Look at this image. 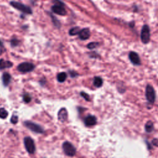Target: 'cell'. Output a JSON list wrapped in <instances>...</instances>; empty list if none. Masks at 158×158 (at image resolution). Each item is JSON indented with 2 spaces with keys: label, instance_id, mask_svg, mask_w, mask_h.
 <instances>
[{
  "label": "cell",
  "instance_id": "cell-5",
  "mask_svg": "<svg viewBox=\"0 0 158 158\" xmlns=\"http://www.w3.org/2000/svg\"><path fill=\"white\" fill-rule=\"evenodd\" d=\"M18 71L22 72V73H27L32 72L34 71L35 69V65L30 62H25L21 63L17 68Z\"/></svg>",
  "mask_w": 158,
  "mask_h": 158
},
{
  "label": "cell",
  "instance_id": "cell-7",
  "mask_svg": "<svg viewBox=\"0 0 158 158\" xmlns=\"http://www.w3.org/2000/svg\"><path fill=\"white\" fill-rule=\"evenodd\" d=\"M146 97L147 101L151 104H153L155 101L156 93L154 88L150 85H148L146 88Z\"/></svg>",
  "mask_w": 158,
  "mask_h": 158
},
{
  "label": "cell",
  "instance_id": "cell-20",
  "mask_svg": "<svg viewBox=\"0 0 158 158\" xmlns=\"http://www.w3.org/2000/svg\"><path fill=\"white\" fill-rule=\"evenodd\" d=\"M31 99H32V98L28 93L24 94L23 95V100L25 103H30L31 101Z\"/></svg>",
  "mask_w": 158,
  "mask_h": 158
},
{
  "label": "cell",
  "instance_id": "cell-16",
  "mask_svg": "<svg viewBox=\"0 0 158 158\" xmlns=\"http://www.w3.org/2000/svg\"><path fill=\"white\" fill-rule=\"evenodd\" d=\"M68 76L66 73L65 72H61L60 73L57 74V79L58 80V82H60L61 83H62L64 82H65V80L67 79Z\"/></svg>",
  "mask_w": 158,
  "mask_h": 158
},
{
  "label": "cell",
  "instance_id": "cell-11",
  "mask_svg": "<svg viewBox=\"0 0 158 158\" xmlns=\"http://www.w3.org/2000/svg\"><path fill=\"white\" fill-rule=\"evenodd\" d=\"M68 111L65 108H62V109L60 110L59 112H58V119L62 122L66 121L68 119Z\"/></svg>",
  "mask_w": 158,
  "mask_h": 158
},
{
  "label": "cell",
  "instance_id": "cell-15",
  "mask_svg": "<svg viewBox=\"0 0 158 158\" xmlns=\"http://www.w3.org/2000/svg\"><path fill=\"white\" fill-rule=\"evenodd\" d=\"M103 81L101 77H96L94 78L93 80V85L96 88H99L101 87L103 85Z\"/></svg>",
  "mask_w": 158,
  "mask_h": 158
},
{
  "label": "cell",
  "instance_id": "cell-2",
  "mask_svg": "<svg viewBox=\"0 0 158 158\" xmlns=\"http://www.w3.org/2000/svg\"><path fill=\"white\" fill-rule=\"evenodd\" d=\"M24 143L25 148H26L27 151L29 154H33L35 153L36 148L34 140L29 137H26L24 139Z\"/></svg>",
  "mask_w": 158,
  "mask_h": 158
},
{
  "label": "cell",
  "instance_id": "cell-10",
  "mask_svg": "<svg viewBox=\"0 0 158 158\" xmlns=\"http://www.w3.org/2000/svg\"><path fill=\"white\" fill-rule=\"evenodd\" d=\"M97 120L95 116L94 115H88L85 119V124L86 126H93L96 123Z\"/></svg>",
  "mask_w": 158,
  "mask_h": 158
},
{
  "label": "cell",
  "instance_id": "cell-6",
  "mask_svg": "<svg viewBox=\"0 0 158 158\" xmlns=\"http://www.w3.org/2000/svg\"><path fill=\"white\" fill-rule=\"evenodd\" d=\"M141 40L144 44L148 43L150 40V30L147 25H145L141 29Z\"/></svg>",
  "mask_w": 158,
  "mask_h": 158
},
{
  "label": "cell",
  "instance_id": "cell-21",
  "mask_svg": "<svg viewBox=\"0 0 158 158\" xmlns=\"http://www.w3.org/2000/svg\"><path fill=\"white\" fill-rule=\"evenodd\" d=\"M11 46L12 47H15L19 45V43H20V41L18 39L16 38H12L11 40Z\"/></svg>",
  "mask_w": 158,
  "mask_h": 158
},
{
  "label": "cell",
  "instance_id": "cell-17",
  "mask_svg": "<svg viewBox=\"0 0 158 158\" xmlns=\"http://www.w3.org/2000/svg\"><path fill=\"white\" fill-rule=\"evenodd\" d=\"M154 129V125L151 121H148L145 125V130L148 133H151Z\"/></svg>",
  "mask_w": 158,
  "mask_h": 158
},
{
  "label": "cell",
  "instance_id": "cell-22",
  "mask_svg": "<svg viewBox=\"0 0 158 158\" xmlns=\"http://www.w3.org/2000/svg\"><path fill=\"white\" fill-rule=\"evenodd\" d=\"M99 46V43L97 42H91L87 45V48L90 49H93Z\"/></svg>",
  "mask_w": 158,
  "mask_h": 158
},
{
  "label": "cell",
  "instance_id": "cell-4",
  "mask_svg": "<svg viewBox=\"0 0 158 158\" xmlns=\"http://www.w3.org/2000/svg\"><path fill=\"white\" fill-rule=\"evenodd\" d=\"M24 126L27 129L30 130L32 132L37 133V134H43L44 130L40 125L32 122L31 121H26L24 122Z\"/></svg>",
  "mask_w": 158,
  "mask_h": 158
},
{
  "label": "cell",
  "instance_id": "cell-25",
  "mask_svg": "<svg viewBox=\"0 0 158 158\" xmlns=\"http://www.w3.org/2000/svg\"><path fill=\"white\" fill-rule=\"evenodd\" d=\"M152 143L153 144V145H154L155 146H157L158 145V141H157V138H155L152 141Z\"/></svg>",
  "mask_w": 158,
  "mask_h": 158
},
{
  "label": "cell",
  "instance_id": "cell-1",
  "mask_svg": "<svg viewBox=\"0 0 158 158\" xmlns=\"http://www.w3.org/2000/svg\"><path fill=\"white\" fill-rule=\"evenodd\" d=\"M10 4L11 6L14 7L15 9L18 10V11L27 14H32V11L31 8L24 4H22L20 2L17 1H11Z\"/></svg>",
  "mask_w": 158,
  "mask_h": 158
},
{
  "label": "cell",
  "instance_id": "cell-24",
  "mask_svg": "<svg viewBox=\"0 0 158 158\" xmlns=\"http://www.w3.org/2000/svg\"><path fill=\"white\" fill-rule=\"evenodd\" d=\"M80 95L84 98L85 100L87 101H89L90 100V96L88 94H87L86 93H84V92H81L80 93Z\"/></svg>",
  "mask_w": 158,
  "mask_h": 158
},
{
  "label": "cell",
  "instance_id": "cell-19",
  "mask_svg": "<svg viewBox=\"0 0 158 158\" xmlns=\"http://www.w3.org/2000/svg\"><path fill=\"white\" fill-rule=\"evenodd\" d=\"M8 116V112L3 107H0V118L5 119Z\"/></svg>",
  "mask_w": 158,
  "mask_h": 158
},
{
  "label": "cell",
  "instance_id": "cell-23",
  "mask_svg": "<svg viewBox=\"0 0 158 158\" xmlns=\"http://www.w3.org/2000/svg\"><path fill=\"white\" fill-rule=\"evenodd\" d=\"M18 116L16 115H12L11 118V122L13 124H16L18 122Z\"/></svg>",
  "mask_w": 158,
  "mask_h": 158
},
{
  "label": "cell",
  "instance_id": "cell-3",
  "mask_svg": "<svg viewBox=\"0 0 158 158\" xmlns=\"http://www.w3.org/2000/svg\"><path fill=\"white\" fill-rule=\"evenodd\" d=\"M64 153L68 156L73 157L76 154V149L74 146L69 141H65L62 144Z\"/></svg>",
  "mask_w": 158,
  "mask_h": 158
},
{
  "label": "cell",
  "instance_id": "cell-27",
  "mask_svg": "<svg viewBox=\"0 0 158 158\" xmlns=\"http://www.w3.org/2000/svg\"><path fill=\"white\" fill-rule=\"evenodd\" d=\"M0 46H1V47H3V42H2V41H1V40H0Z\"/></svg>",
  "mask_w": 158,
  "mask_h": 158
},
{
  "label": "cell",
  "instance_id": "cell-8",
  "mask_svg": "<svg viewBox=\"0 0 158 158\" xmlns=\"http://www.w3.org/2000/svg\"><path fill=\"white\" fill-rule=\"evenodd\" d=\"M51 10L54 13L61 15H65L67 14V12H66L64 7H63V5L54 4L52 6Z\"/></svg>",
  "mask_w": 158,
  "mask_h": 158
},
{
  "label": "cell",
  "instance_id": "cell-12",
  "mask_svg": "<svg viewBox=\"0 0 158 158\" xmlns=\"http://www.w3.org/2000/svg\"><path fill=\"white\" fill-rule=\"evenodd\" d=\"M78 35L79 36V38L82 40H86L88 38H89V37L90 36V30L87 28L80 30V31L79 32Z\"/></svg>",
  "mask_w": 158,
  "mask_h": 158
},
{
  "label": "cell",
  "instance_id": "cell-9",
  "mask_svg": "<svg viewBox=\"0 0 158 158\" xmlns=\"http://www.w3.org/2000/svg\"><path fill=\"white\" fill-rule=\"evenodd\" d=\"M129 59L132 64L134 65H140L141 63L138 54L134 51H132L129 54Z\"/></svg>",
  "mask_w": 158,
  "mask_h": 158
},
{
  "label": "cell",
  "instance_id": "cell-26",
  "mask_svg": "<svg viewBox=\"0 0 158 158\" xmlns=\"http://www.w3.org/2000/svg\"><path fill=\"white\" fill-rule=\"evenodd\" d=\"M70 73H71V76L72 77H76V76H78V74H74V73H76V72H75L74 71H73L72 72V73L70 71Z\"/></svg>",
  "mask_w": 158,
  "mask_h": 158
},
{
  "label": "cell",
  "instance_id": "cell-13",
  "mask_svg": "<svg viewBox=\"0 0 158 158\" xmlns=\"http://www.w3.org/2000/svg\"><path fill=\"white\" fill-rule=\"evenodd\" d=\"M13 66V63L10 61H6L4 59L0 60V71L4 69H9Z\"/></svg>",
  "mask_w": 158,
  "mask_h": 158
},
{
  "label": "cell",
  "instance_id": "cell-14",
  "mask_svg": "<svg viewBox=\"0 0 158 158\" xmlns=\"http://www.w3.org/2000/svg\"><path fill=\"white\" fill-rule=\"evenodd\" d=\"M11 81V76L8 72H4L2 76V82L4 87H7Z\"/></svg>",
  "mask_w": 158,
  "mask_h": 158
},
{
  "label": "cell",
  "instance_id": "cell-18",
  "mask_svg": "<svg viewBox=\"0 0 158 158\" xmlns=\"http://www.w3.org/2000/svg\"><path fill=\"white\" fill-rule=\"evenodd\" d=\"M80 31V29L79 27H73L72 28L69 32V34L71 36H73V35H78L79 32Z\"/></svg>",
  "mask_w": 158,
  "mask_h": 158
}]
</instances>
